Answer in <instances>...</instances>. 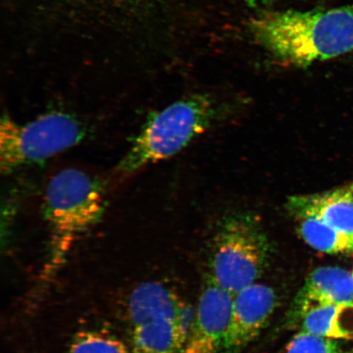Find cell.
Returning <instances> with one entry per match:
<instances>
[{
	"label": "cell",
	"instance_id": "15",
	"mask_svg": "<svg viewBox=\"0 0 353 353\" xmlns=\"http://www.w3.org/2000/svg\"><path fill=\"white\" fill-rule=\"evenodd\" d=\"M276 353H350L344 350L341 344L334 339L300 330Z\"/></svg>",
	"mask_w": 353,
	"mask_h": 353
},
{
	"label": "cell",
	"instance_id": "11",
	"mask_svg": "<svg viewBox=\"0 0 353 353\" xmlns=\"http://www.w3.org/2000/svg\"><path fill=\"white\" fill-rule=\"evenodd\" d=\"M287 210L294 218L315 216L335 230L353 237V194L348 187L290 197Z\"/></svg>",
	"mask_w": 353,
	"mask_h": 353
},
{
	"label": "cell",
	"instance_id": "1",
	"mask_svg": "<svg viewBox=\"0 0 353 353\" xmlns=\"http://www.w3.org/2000/svg\"><path fill=\"white\" fill-rule=\"evenodd\" d=\"M44 42L88 61L138 64L156 59L170 0H6Z\"/></svg>",
	"mask_w": 353,
	"mask_h": 353
},
{
	"label": "cell",
	"instance_id": "8",
	"mask_svg": "<svg viewBox=\"0 0 353 353\" xmlns=\"http://www.w3.org/2000/svg\"><path fill=\"white\" fill-rule=\"evenodd\" d=\"M233 295L206 276L183 353H222Z\"/></svg>",
	"mask_w": 353,
	"mask_h": 353
},
{
	"label": "cell",
	"instance_id": "6",
	"mask_svg": "<svg viewBox=\"0 0 353 353\" xmlns=\"http://www.w3.org/2000/svg\"><path fill=\"white\" fill-rule=\"evenodd\" d=\"M270 254V241L256 216L249 212L229 214L212 241L207 276L234 296L255 284Z\"/></svg>",
	"mask_w": 353,
	"mask_h": 353
},
{
	"label": "cell",
	"instance_id": "3",
	"mask_svg": "<svg viewBox=\"0 0 353 353\" xmlns=\"http://www.w3.org/2000/svg\"><path fill=\"white\" fill-rule=\"evenodd\" d=\"M43 210L50 229L48 256L41 279L42 285H46L79 238L103 217V188L85 172L74 168L63 170L48 184Z\"/></svg>",
	"mask_w": 353,
	"mask_h": 353
},
{
	"label": "cell",
	"instance_id": "16",
	"mask_svg": "<svg viewBox=\"0 0 353 353\" xmlns=\"http://www.w3.org/2000/svg\"><path fill=\"white\" fill-rule=\"evenodd\" d=\"M350 188V189L351 190V192H352L353 194V184L351 185V186L348 187Z\"/></svg>",
	"mask_w": 353,
	"mask_h": 353
},
{
	"label": "cell",
	"instance_id": "5",
	"mask_svg": "<svg viewBox=\"0 0 353 353\" xmlns=\"http://www.w3.org/2000/svg\"><path fill=\"white\" fill-rule=\"evenodd\" d=\"M215 114L214 101L202 94L187 97L154 112L132 140L117 173L130 175L174 157L208 129Z\"/></svg>",
	"mask_w": 353,
	"mask_h": 353
},
{
	"label": "cell",
	"instance_id": "17",
	"mask_svg": "<svg viewBox=\"0 0 353 353\" xmlns=\"http://www.w3.org/2000/svg\"><path fill=\"white\" fill-rule=\"evenodd\" d=\"M352 275H353V272H352Z\"/></svg>",
	"mask_w": 353,
	"mask_h": 353
},
{
	"label": "cell",
	"instance_id": "12",
	"mask_svg": "<svg viewBox=\"0 0 353 353\" xmlns=\"http://www.w3.org/2000/svg\"><path fill=\"white\" fill-rule=\"evenodd\" d=\"M301 331L334 339H353V303L316 307L298 323Z\"/></svg>",
	"mask_w": 353,
	"mask_h": 353
},
{
	"label": "cell",
	"instance_id": "2",
	"mask_svg": "<svg viewBox=\"0 0 353 353\" xmlns=\"http://www.w3.org/2000/svg\"><path fill=\"white\" fill-rule=\"evenodd\" d=\"M250 30L269 54L303 68L353 51V6L262 13Z\"/></svg>",
	"mask_w": 353,
	"mask_h": 353
},
{
	"label": "cell",
	"instance_id": "9",
	"mask_svg": "<svg viewBox=\"0 0 353 353\" xmlns=\"http://www.w3.org/2000/svg\"><path fill=\"white\" fill-rule=\"evenodd\" d=\"M272 287L255 283L234 295L222 353H240L262 332L276 307Z\"/></svg>",
	"mask_w": 353,
	"mask_h": 353
},
{
	"label": "cell",
	"instance_id": "10",
	"mask_svg": "<svg viewBox=\"0 0 353 353\" xmlns=\"http://www.w3.org/2000/svg\"><path fill=\"white\" fill-rule=\"evenodd\" d=\"M353 303L352 273L337 267H321L312 271L294 300L290 321L299 323L316 307Z\"/></svg>",
	"mask_w": 353,
	"mask_h": 353
},
{
	"label": "cell",
	"instance_id": "13",
	"mask_svg": "<svg viewBox=\"0 0 353 353\" xmlns=\"http://www.w3.org/2000/svg\"><path fill=\"white\" fill-rule=\"evenodd\" d=\"M294 219L299 235L312 249L326 254L353 250V237L335 230L315 216H300Z\"/></svg>",
	"mask_w": 353,
	"mask_h": 353
},
{
	"label": "cell",
	"instance_id": "4",
	"mask_svg": "<svg viewBox=\"0 0 353 353\" xmlns=\"http://www.w3.org/2000/svg\"><path fill=\"white\" fill-rule=\"evenodd\" d=\"M195 311L173 290L158 281L135 287L126 319L131 353H183Z\"/></svg>",
	"mask_w": 353,
	"mask_h": 353
},
{
	"label": "cell",
	"instance_id": "14",
	"mask_svg": "<svg viewBox=\"0 0 353 353\" xmlns=\"http://www.w3.org/2000/svg\"><path fill=\"white\" fill-rule=\"evenodd\" d=\"M68 353H131L127 343L104 330L79 331L70 343Z\"/></svg>",
	"mask_w": 353,
	"mask_h": 353
},
{
	"label": "cell",
	"instance_id": "7",
	"mask_svg": "<svg viewBox=\"0 0 353 353\" xmlns=\"http://www.w3.org/2000/svg\"><path fill=\"white\" fill-rule=\"evenodd\" d=\"M85 136V126L68 113L48 112L26 123L3 114L0 122V170L8 174L46 161L81 143Z\"/></svg>",
	"mask_w": 353,
	"mask_h": 353
},
{
	"label": "cell",
	"instance_id": "18",
	"mask_svg": "<svg viewBox=\"0 0 353 353\" xmlns=\"http://www.w3.org/2000/svg\"><path fill=\"white\" fill-rule=\"evenodd\" d=\"M353 353V352H352Z\"/></svg>",
	"mask_w": 353,
	"mask_h": 353
}]
</instances>
